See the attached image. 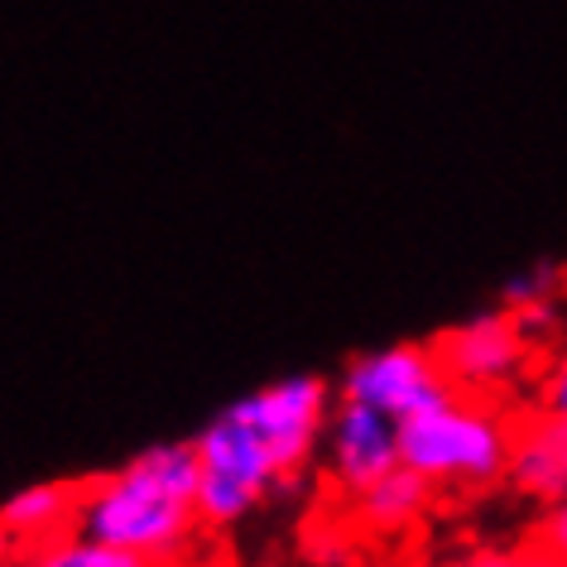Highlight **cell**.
<instances>
[{
    "label": "cell",
    "instance_id": "1",
    "mask_svg": "<svg viewBox=\"0 0 567 567\" xmlns=\"http://www.w3.org/2000/svg\"><path fill=\"white\" fill-rule=\"evenodd\" d=\"M332 414V380L284 375L226 404L193 437L197 495L212 534L240 529L318 466Z\"/></svg>",
    "mask_w": 567,
    "mask_h": 567
},
{
    "label": "cell",
    "instance_id": "2",
    "mask_svg": "<svg viewBox=\"0 0 567 567\" xmlns=\"http://www.w3.org/2000/svg\"><path fill=\"white\" fill-rule=\"evenodd\" d=\"M78 534L145 567H188L203 534H212L197 495L193 443L145 447L116 472L82 481Z\"/></svg>",
    "mask_w": 567,
    "mask_h": 567
},
{
    "label": "cell",
    "instance_id": "3",
    "mask_svg": "<svg viewBox=\"0 0 567 567\" xmlns=\"http://www.w3.org/2000/svg\"><path fill=\"white\" fill-rule=\"evenodd\" d=\"M519 414L505 400L443 390L404 423V466L437 501H472L509 481Z\"/></svg>",
    "mask_w": 567,
    "mask_h": 567
},
{
    "label": "cell",
    "instance_id": "4",
    "mask_svg": "<svg viewBox=\"0 0 567 567\" xmlns=\"http://www.w3.org/2000/svg\"><path fill=\"white\" fill-rule=\"evenodd\" d=\"M544 347H548V332L505 303L457 322V328H447L433 342L452 385L466 394H486V400H505V404L519 390H534Z\"/></svg>",
    "mask_w": 567,
    "mask_h": 567
},
{
    "label": "cell",
    "instance_id": "5",
    "mask_svg": "<svg viewBox=\"0 0 567 567\" xmlns=\"http://www.w3.org/2000/svg\"><path fill=\"white\" fill-rule=\"evenodd\" d=\"M400 466H404V419L332 390V414H328V433H322L318 472L328 481L337 509L357 501L361 491H371L375 481H385L390 472H400Z\"/></svg>",
    "mask_w": 567,
    "mask_h": 567
},
{
    "label": "cell",
    "instance_id": "6",
    "mask_svg": "<svg viewBox=\"0 0 567 567\" xmlns=\"http://www.w3.org/2000/svg\"><path fill=\"white\" fill-rule=\"evenodd\" d=\"M332 390L409 423L423 404H433L443 390H452V380L443 371V361H437L433 342H394V347H375L351 357L342 365V375L332 380Z\"/></svg>",
    "mask_w": 567,
    "mask_h": 567
},
{
    "label": "cell",
    "instance_id": "7",
    "mask_svg": "<svg viewBox=\"0 0 567 567\" xmlns=\"http://www.w3.org/2000/svg\"><path fill=\"white\" fill-rule=\"evenodd\" d=\"M515 495H524L534 509L567 501V419L529 409L515 433V457H509V481Z\"/></svg>",
    "mask_w": 567,
    "mask_h": 567
},
{
    "label": "cell",
    "instance_id": "8",
    "mask_svg": "<svg viewBox=\"0 0 567 567\" xmlns=\"http://www.w3.org/2000/svg\"><path fill=\"white\" fill-rule=\"evenodd\" d=\"M433 505L437 495L409 466H400L385 481H375L371 491H361L357 501H347L342 515L351 524V534L375 538V544H394V538H414L423 529V519L433 515Z\"/></svg>",
    "mask_w": 567,
    "mask_h": 567
},
{
    "label": "cell",
    "instance_id": "9",
    "mask_svg": "<svg viewBox=\"0 0 567 567\" xmlns=\"http://www.w3.org/2000/svg\"><path fill=\"white\" fill-rule=\"evenodd\" d=\"M78 501L82 486L78 481H34V486L16 491L0 509V529H6V548L24 553L39 544H53V538L78 529Z\"/></svg>",
    "mask_w": 567,
    "mask_h": 567
},
{
    "label": "cell",
    "instance_id": "10",
    "mask_svg": "<svg viewBox=\"0 0 567 567\" xmlns=\"http://www.w3.org/2000/svg\"><path fill=\"white\" fill-rule=\"evenodd\" d=\"M423 567H553L534 538H466L437 548Z\"/></svg>",
    "mask_w": 567,
    "mask_h": 567
},
{
    "label": "cell",
    "instance_id": "11",
    "mask_svg": "<svg viewBox=\"0 0 567 567\" xmlns=\"http://www.w3.org/2000/svg\"><path fill=\"white\" fill-rule=\"evenodd\" d=\"M6 567H145L135 558H125V553L96 544L87 534H63L53 538V544H39V548H24V553H10Z\"/></svg>",
    "mask_w": 567,
    "mask_h": 567
},
{
    "label": "cell",
    "instance_id": "12",
    "mask_svg": "<svg viewBox=\"0 0 567 567\" xmlns=\"http://www.w3.org/2000/svg\"><path fill=\"white\" fill-rule=\"evenodd\" d=\"M529 394H534V409L567 419V322L548 337L544 361H538V375H534V390Z\"/></svg>",
    "mask_w": 567,
    "mask_h": 567
},
{
    "label": "cell",
    "instance_id": "13",
    "mask_svg": "<svg viewBox=\"0 0 567 567\" xmlns=\"http://www.w3.org/2000/svg\"><path fill=\"white\" fill-rule=\"evenodd\" d=\"M529 538H534L538 553H544V558H548L553 567H567V501L538 505Z\"/></svg>",
    "mask_w": 567,
    "mask_h": 567
},
{
    "label": "cell",
    "instance_id": "14",
    "mask_svg": "<svg viewBox=\"0 0 567 567\" xmlns=\"http://www.w3.org/2000/svg\"><path fill=\"white\" fill-rule=\"evenodd\" d=\"M299 567H365V563H357L351 553H318L313 563H299Z\"/></svg>",
    "mask_w": 567,
    "mask_h": 567
}]
</instances>
